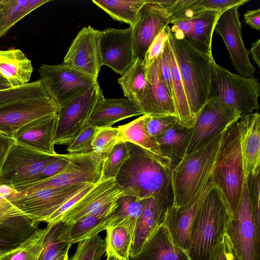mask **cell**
<instances>
[{"label":"cell","instance_id":"1","mask_svg":"<svg viewBox=\"0 0 260 260\" xmlns=\"http://www.w3.org/2000/svg\"><path fill=\"white\" fill-rule=\"evenodd\" d=\"M169 39L174 50L188 104L196 120L210 97L215 61L212 54L199 50L179 31L170 28Z\"/></svg>","mask_w":260,"mask_h":260},{"label":"cell","instance_id":"2","mask_svg":"<svg viewBox=\"0 0 260 260\" xmlns=\"http://www.w3.org/2000/svg\"><path fill=\"white\" fill-rule=\"evenodd\" d=\"M126 143L129 157L115 178L122 194L147 199L173 191L172 169L139 146Z\"/></svg>","mask_w":260,"mask_h":260},{"label":"cell","instance_id":"3","mask_svg":"<svg viewBox=\"0 0 260 260\" xmlns=\"http://www.w3.org/2000/svg\"><path fill=\"white\" fill-rule=\"evenodd\" d=\"M231 217L214 186L206 196L192 224L186 251L190 260H212Z\"/></svg>","mask_w":260,"mask_h":260},{"label":"cell","instance_id":"4","mask_svg":"<svg viewBox=\"0 0 260 260\" xmlns=\"http://www.w3.org/2000/svg\"><path fill=\"white\" fill-rule=\"evenodd\" d=\"M225 129L194 151L186 154L172 169V207H181L190 202L210 177Z\"/></svg>","mask_w":260,"mask_h":260},{"label":"cell","instance_id":"5","mask_svg":"<svg viewBox=\"0 0 260 260\" xmlns=\"http://www.w3.org/2000/svg\"><path fill=\"white\" fill-rule=\"evenodd\" d=\"M237 121L229 125L224 132L210 176L232 217L237 209L245 178Z\"/></svg>","mask_w":260,"mask_h":260},{"label":"cell","instance_id":"6","mask_svg":"<svg viewBox=\"0 0 260 260\" xmlns=\"http://www.w3.org/2000/svg\"><path fill=\"white\" fill-rule=\"evenodd\" d=\"M211 96L217 97L242 116L259 109L260 84L257 78L234 74L215 62Z\"/></svg>","mask_w":260,"mask_h":260},{"label":"cell","instance_id":"7","mask_svg":"<svg viewBox=\"0 0 260 260\" xmlns=\"http://www.w3.org/2000/svg\"><path fill=\"white\" fill-rule=\"evenodd\" d=\"M87 183L18 192L10 201L13 206L8 215L9 217L24 216L39 223H46L63 204Z\"/></svg>","mask_w":260,"mask_h":260},{"label":"cell","instance_id":"8","mask_svg":"<svg viewBox=\"0 0 260 260\" xmlns=\"http://www.w3.org/2000/svg\"><path fill=\"white\" fill-rule=\"evenodd\" d=\"M104 97L98 82L83 93L59 106L54 144H70L88 123L93 110Z\"/></svg>","mask_w":260,"mask_h":260},{"label":"cell","instance_id":"9","mask_svg":"<svg viewBox=\"0 0 260 260\" xmlns=\"http://www.w3.org/2000/svg\"><path fill=\"white\" fill-rule=\"evenodd\" d=\"M59 155H48L16 142L0 170V185L15 189L34 182L45 167Z\"/></svg>","mask_w":260,"mask_h":260},{"label":"cell","instance_id":"10","mask_svg":"<svg viewBox=\"0 0 260 260\" xmlns=\"http://www.w3.org/2000/svg\"><path fill=\"white\" fill-rule=\"evenodd\" d=\"M233 248L240 260H259V239L249 198L245 177L240 199L226 229Z\"/></svg>","mask_w":260,"mask_h":260},{"label":"cell","instance_id":"11","mask_svg":"<svg viewBox=\"0 0 260 260\" xmlns=\"http://www.w3.org/2000/svg\"><path fill=\"white\" fill-rule=\"evenodd\" d=\"M38 72L46 90L58 107L98 82L63 62L56 65L42 64Z\"/></svg>","mask_w":260,"mask_h":260},{"label":"cell","instance_id":"12","mask_svg":"<svg viewBox=\"0 0 260 260\" xmlns=\"http://www.w3.org/2000/svg\"><path fill=\"white\" fill-rule=\"evenodd\" d=\"M241 117L237 110L211 96L198 114L186 154L194 151Z\"/></svg>","mask_w":260,"mask_h":260},{"label":"cell","instance_id":"13","mask_svg":"<svg viewBox=\"0 0 260 260\" xmlns=\"http://www.w3.org/2000/svg\"><path fill=\"white\" fill-rule=\"evenodd\" d=\"M103 158L92 151L75 154L67 169L61 173L50 178L17 187L18 192L41 188H56L83 183L96 184L101 180Z\"/></svg>","mask_w":260,"mask_h":260},{"label":"cell","instance_id":"14","mask_svg":"<svg viewBox=\"0 0 260 260\" xmlns=\"http://www.w3.org/2000/svg\"><path fill=\"white\" fill-rule=\"evenodd\" d=\"M58 109V105L49 94L3 105L0 106V132L12 137L27 123L57 113Z\"/></svg>","mask_w":260,"mask_h":260},{"label":"cell","instance_id":"15","mask_svg":"<svg viewBox=\"0 0 260 260\" xmlns=\"http://www.w3.org/2000/svg\"><path fill=\"white\" fill-rule=\"evenodd\" d=\"M239 7H232L220 14L216 22L214 31L222 39L232 63L237 72L244 77H253L256 68L250 62L249 50L246 48L242 39Z\"/></svg>","mask_w":260,"mask_h":260},{"label":"cell","instance_id":"16","mask_svg":"<svg viewBox=\"0 0 260 260\" xmlns=\"http://www.w3.org/2000/svg\"><path fill=\"white\" fill-rule=\"evenodd\" d=\"M170 15L154 0H146L132 28L134 58L143 61L154 38L171 23Z\"/></svg>","mask_w":260,"mask_h":260},{"label":"cell","instance_id":"17","mask_svg":"<svg viewBox=\"0 0 260 260\" xmlns=\"http://www.w3.org/2000/svg\"><path fill=\"white\" fill-rule=\"evenodd\" d=\"M100 31L90 25L82 28L71 43L63 61L96 80L102 66Z\"/></svg>","mask_w":260,"mask_h":260},{"label":"cell","instance_id":"18","mask_svg":"<svg viewBox=\"0 0 260 260\" xmlns=\"http://www.w3.org/2000/svg\"><path fill=\"white\" fill-rule=\"evenodd\" d=\"M99 45L102 66L121 76L134 61L131 27L100 31Z\"/></svg>","mask_w":260,"mask_h":260},{"label":"cell","instance_id":"19","mask_svg":"<svg viewBox=\"0 0 260 260\" xmlns=\"http://www.w3.org/2000/svg\"><path fill=\"white\" fill-rule=\"evenodd\" d=\"M122 194L115 178L101 180L69 209L60 221L70 225L96 214L115 203Z\"/></svg>","mask_w":260,"mask_h":260},{"label":"cell","instance_id":"20","mask_svg":"<svg viewBox=\"0 0 260 260\" xmlns=\"http://www.w3.org/2000/svg\"><path fill=\"white\" fill-rule=\"evenodd\" d=\"M214 186L210 177L190 202L181 207H172L167 213L164 224L173 243L186 251L194 218L206 196Z\"/></svg>","mask_w":260,"mask_h":260},{"label":"cell","instance_id":"21","mask_svg":"<svg viewBox=\"0 0 260 260\" xmlns=\"http://www.w3.org/2000/svg\"><path fill=\"white\" fill-rule=\"evenodd\" d=\"M173 204V191L147 199L133 238L130 257L137 254L155 231L164 223Z\"/></svg>","mask_w":260,"mask_h":260},{"label":"cell","instance_id":"22","mask_svg":"<svg viewBox=\"0 0 260 260\" xmlns=\"http://www.w3.org/2000/svg\"><path fill=\"white\" fill-rule=\"evenodd\" d=\"M159 56L146 68V85L139 106L144 115L177 117L174 100L159 73Z\"/></svg>","mask_w":260,"mask_h":260},{"label":"cell","instance_id":"23","mask_svg":"<svg viewBox=\"0 0 260 260\" xmlns=\"http://www.w3.org/2000/svg\"><path fill=\"white\" fill-rule=\"evenodd\" d=\"M221 13L206 11L190 18L174 20L171 29L181 32L184 37L200 51L212 54V40L216 22Z\"/></svg>","mask_w":260,"mask_h":260},{"label":"cell","instance_id":"24","mask_svg":"<svg viewBox=\"0 0 260 260\" xmlns=\"http://www.w3.org/2000/svg\"><path fill=\"white\" fill-rule=\"evenodd\" d=\"M57 116V113H55L32 120L17 130L12 137L23 146L48 155H55Z\"/></svg>","mask_w":260,"mask_h":260},{"label":"cell","instance_id":"25","mask_svg":"<svg viewBox=\"0 0 260 260\" xmlns=\"http://www.w3.org/2000/svg\"><path fill=\"white\" fill-rule=\"evenodd\" d=\"M245 177L260 170V115L258 112L241 116L237 121Z\"/></svg>","mask_w":260,"mask_h":260},{"label":"cell","instance_id":"26","mask_svg":"<svg viewBox=\"0 0 260 260\" xmlns=\"http://www.w3.org/2000/svg\"><path fill=\"white\" fill-rule=\"evenodd\" d=\"M143 115L140 107L126 98L104 97L93 110L88 123L98 128L109 127L127 118Z\"/></svg>","mask_w":260,"mask_h":260},{"label":"cell","instance_id":"27","mask_svg":"<svg viewBox=\"0 0 260 260\" xmlns=\"http://www.w3.org/2000/svg\"><path fill=\"white\" fill-rule=\"evenodd\" d=\"M129 260H190L186 251L175 245L166 225H160L139 252Z\"/></svg>","mask_w":260,"mask_h":260},{"label":"cell","instance_id":"28","mask_svg":"<svg viewBox=\"0 0 260 260\" xmlns=\"http://www.w3.org/2000/svg\"><path fill=\"white\" fill-rule=\"evenodd\" d=\"M117 206V201L102 211L77 222L64 225L59 235L63 242L73 244L98 235L108 228V222Z\"/></svg>","mask_w":260,"mask_h":260},{"label":"cell","instance_id":"29","mask_svg":"<svg viewBox=\"0 0 260 260\" xmlns=\"http://www.w3.org/2000/svg\"><path fill=\"white\" fill-rule=\"evenodd\" d=\"M33 70L30 60L21 50H0V75L11 87L29 83Z\"/></svg>","mask_w":260,"mask_h":260},{"label":"cell","instance_id":"30","mask_svg":"<svg viewBox=\"0 0 260 260\" xmlns=\"http://www.w3.org/2000/svg\"><path fill=\"white\" fill-rule=\"evenodd\" d=\"M191 132L192 128L178 121L156 139L161 154L170 161L172 170L186 154Z\"/></svg>","mask_w":260,"mask_h":260},{"label":"cell","instance_id":"31","mask_svg":"<svg viewBox=\"0 0 260 260\" xmlns=\"http://www.w3.org/2000/svg\"><path fill=\"white\" fill-rule=\"evenodd\" d=\"M144 117L143 115L129 123L117 127L120 141L139 146L163 165L172 169L170 160L161 154L156 139L147 134Z\"/></svg>","mask_w":260,"mask_h":260},{"label":"cell","instance_id":"32","mask_svg":"<svg viewBox=\"0 0 260 260\" xmlns=\"http://www.w3.org/2000/svg\"><path fill=\"white\" fill-rule=\"evenodd\" d=\"M39 225L24 216L7 218L0 223V254L20 245L39 228Z\"/></svg>","mask_w":260,"mask_h":260},{"label":"cell","instance_id":"33","mask_svg":"<svg viewBox=\"0 0 260 260\" xmlns=\"http://www.w3.org/2000/svg\"><path fill=\"white\" fill-rule=\"evenodd\" d=\"M165 47L171 69L174 101L176 109L178 121L183 126L188 128H192L196 120L190 111L188 104L174 50L169 38L166 42Z\"/></svg>","mask_w":260,"mask_h":260},{"label":"cell","instance_id":"34","mask_svg":"<svg viewBox=\"0 0 260 260\" xmlns=\"http://www.w3.org/2000/svg\"><path fill=\"white\" fill-rule=\"evenodd\" d=\"M147 199L122 194L108 222V228L121 226L126 228L133 238Z\"/></svg>","mask_w":260,"mask_h":260},{"label":"cell","instance_id":"35","mask_svg":"<svg viewBox=\"0 0 260 260\" xmlns=\"http://www.w3.org/2000/svg\"><path fill=\"white\" fill-rule=\"evenodd\" d=\"M50 0H3L0 10V38L18 21Z\"/></svg>","mask_w":260,"mask_h":260},{"label":"cell","instance_id":"36","mask_svg":"<svg viewBox=\"0 0 260 260\" xmlns=\"http://www.w3.org/2000/svg\"><path fill=\"white\" fill-rule=\"evenodd\" d=\"M117 81L125 97L139 106L146 85V68L143 61L134 60Z\"/></svg>","mask_w":260,"mask_h":260},{"label":"cell","instance_id":"37","mask_svg":"<svg viewBox=\"0 0 260 260\" xmlns=\"http://www.w3.org/2000/svg\"><path fill=\"white\" fill-rule=\"evenodd\" d=\"M92 2L113 19L125 22L132 27L135 23L146 0H92Z\"/></svg>","mask_w":260,"mask_h":260},{"label":"cell","instance_id":"38","mask_svg":"<svg viewBox=\"0 0 260 260\" xmlns=\"http://www.w3.org/2000/svg\"><path fill=\"white\" fill-rule=\"evenodd\" d=\"M48 226L38 228L17 247L0 254V260H38Z\"/></svg>","mask_w":260,"mask_h":260},{"label":"cell","instance_id":"39","mask_svg":"<svg viewBox=\"0 0 260 260\" xmlns=\"http://www.w3.org/2000/svg\"><path fill=\"white\" fill-rule=\"evenodd\" d=\"M106 231V255L118 260H129L133 236L128 230L117 226L108 228Z\"/></svg>","mask_w":260,"mask_h":260},{"label":"cell","instance_id":"40","mask_svg":"<svg viewBox=\"0 0 260 260\" xmlns=\"http://www.w3.org/2000/svg\"><path fill=\"white\" fill-rule=\"evenodd\" d=\"M48 94L40 79L29 83L0 90V106L20 100Z\"/></svg>","mask_w":260,"mask_h":260},{"label":"cell","instance_id":"41","mask_svg":"<svg viewBox=\"0 0 260 260\" xmlns=\"http://www.w3.org/2000/svg\"><path fill=\"white\" fill-rule=\"evenodd\" d=\"M63 225L64 223L62 221L53 224L47 225L48 226V230L44 238L38 260H51L71 244L63 242L59 238Z\"/></svg>","mask_w":260,"mask_h":260},{"label":"cell","instance_id":"42","mask_svg":"<svg viewBox=\"0 0 260 260\" xmlns=\"http://www.w3.org/2000/svg\"><path fill=\"white\" fill-rule=\"evenodd\" d=\"M129 157L127 143L120 141L103 160L101 180L115 178L123 163Z\"/></svg>","mask_w":260,"mask_h":260},{"label":"cell","instance_id":"43","mask_svg":"<svg viewBox=\"0 0 260 260\" xmlns=\"http://www.w3.org/2000/svg\"><path fill=\"white\" fill-rule=\"evenodd\" d=\"M78 243L75 253L68 260H101L106 252L105 240L99 234Z\"/></svg>","mask_w":260,"mask_h":260},{"label":"cell","instance_id":"44","mask_svg":"<svg viewBox=\"0 0 260 260\" xmlns=\"http://www.w3.org/2000/svg\"><path fill=\"white\" fill-rule=\"evenodd\" d=\"M120 141L117 127L98 128L92 141V150L102 155L104 159Z\"/></svg>","mask_w":260,"mask_h":260},{"label":"cell","instance_id":"45","mask_svg":"<svg viewBox=\"0 0 260 260\" xmlns=\"http://www.w3.org/2000/svg\"><path fill=\"white\" fill-rule=\"evenodd\" d=\"M98 128L87 123L66 149L71 154L86 153L93 151L92 143Z\"/></svg>","mask_w":260,"mask_h":260},{"label":"cell","instance_id":"46","mask_svg":"<svg viewBox=\"0 0 260 260\" xmlns=\"http://www.w3.org/2000/svg\"><path fill=\"white\" fill-rule=\"evenodd\" d=\"M144 116V127L147 134L156 139L178 121L176 116Z\"/></svg>","mask_w":260,"mask_h":260},{"label":"cell","instance_id":"47","mask_svg":"<svg viewBox=\"0 0 260 260\" xmlns=\"http://www.w3.org/2000/svg\"><path fill=\"white\" fill-rule=\"evenodd\" d=\"M247 182L257 235L260 239V172L249 176L247 177Z\"/></svg>","mask_w":260,"mask_h":260},{"label":"cell","instance_id":"48","mask_svg":"<svg viewBox=\"0 0 260 260\" xmlns=\"http://www.w3.org/2000/svg\"><path fill=\"white\" fill-rule=\"evenodd\" d=\"M74 155L71 153L59 154L57 159L45 167L33 183L50 178L63 172L68 167Z\"/></svg>","mask_w":260,"mask_h":260},{"label":"cell","instance_id":"49","mask_svg":"<svg viewBox=\"0 0 260 260\" xmlns=\"http://www.w3.org/2000/svg\"><path fill=\"white\" fill-rule=\"evenodd\" d=\"M170 27H165L153 40L150 45L143 63L146 68L150 64L157 58L163 52L166 42L168 39Z\"/></svg>","mask_w":260,"mask_h":260},{"label":"cell","instance_id":"50","mask_svg":"<svg viewBox=\"0 0 260 260\" xmlns=\"http://www.w3.org/2000/svg\"><path fill=\"white\" fill-rule=\"evenodd\" d=\"M95 185L96 184L87 183L73 197L63 204L50 217L46 222L47 224L51 225L60 221L63 215Z\"/></svg>","mask_w":260,"mask_h":260},{"label":"cell","instance_id":"51","mask_svg":"<svg viewBox=\"0 0 260 260\" xmlns=\"http://www.w3.org/2000/svg\"><path fill=\"white\" fill-rule=\"evenodd\" d=\"M212 260H240L226 234H225Z\"/></svg>","mask_w":260,"mask_h":260},{"label":"cell","instance_id":"52","mask_svg":"<svg viewBox=\"0 0 260 260\" xmlns=\"http://www.w3.org/2000/svg\"><path fill=\"white\" fill-rule=\"evenodd\" d=\"M159 70L160 76L168 88L174 100L171 69L165 47L163 52L159 56Z\"/></svg>","mask_w":260,"mask_h":260},{"label":"cell","instance_id":"53","mask_svg":"<svg viewBox=\"0 0 260 260\" xmlns=\"http://www.w3.org/2000/svg\"><path fill=\"white\" fill-rule=\"evenodd\" d=\"M15 143L13 137L0 132V170L9 151Z\"/></svg>","mask_w":260,"mask_h":260},{"label":"cell","instance_id":"54","mask_svg":"<svg viewBox=\"0 0 260 260\" xmlns=\"http://www.w3.org/2000/svg\"><path fill=\"white\" fill-rule=\"evenodd\" d=\"M244 20L246 24L252 28L259 30L260 9L247 11L244 15Z\"/></svg>","mask_w":260,"mask_h":260},{"label":"cell","instance_id":"55","mask_svg":"<svg viewBox=\"0 0 260 260\" xmlns=\"http://www.w3.org/2000/svg\"><path fill=\"white\" fill-rule=\"evenodd\" d=\"M249 54L251 56L252 59L260 67V39L251 44V47L249 50Z\"/></svg>","mask_w":260,"mask_h":260},{"label":"cell","instance_id":"56","mask_svg":"<svg viewBox=\"0 0 260 260\" xmlns=\"http://www.w3.org/2000/svg\"><path fill=\"white\" fill-rule=\"evenodd\" d=\"M72 245V244H70L51 260H68L69 258V251Z\"/></svg>","mask_w":260,"mask_h":260},{"label":"cell","instance_id":"57","mask_svg":"<svg viewBox=\"0 0 260 260\" xmlns=\"http://www.w3.org/2000/svg\"><path fill=\"white\" fill-rule=\"evenodd\" d=\"M11 88L7 80L0 75V90Z\"/></svg>","mask_w":260,"mask_h":260},{"label":"cell","instance_id":"58","mask_svg":"<svg viewBox=\"0 0 260 260\" xmlns=\"http://www.w3.org/2000/svg\"><path fill=\"white\" fill-rule=\"evenodd\" d=\"M106 256H107L106 260H118L113 256H109V255H106Z\"/></svg>","mask_w":260,"mask_h":260},{"label":"cell","instance_id":"59","mask_svg":"<svg viewBox=\"0 0 260 260\" xmlns=\"http://www.w3.org/2000/svg\"><path fill=\"white\" fill-rule=\"evenodd\" d=\"M2 1H3V0H0V10H1V6H2Z\"/></svg>","mask_w":260,"mask_h":260}]
</instances>
